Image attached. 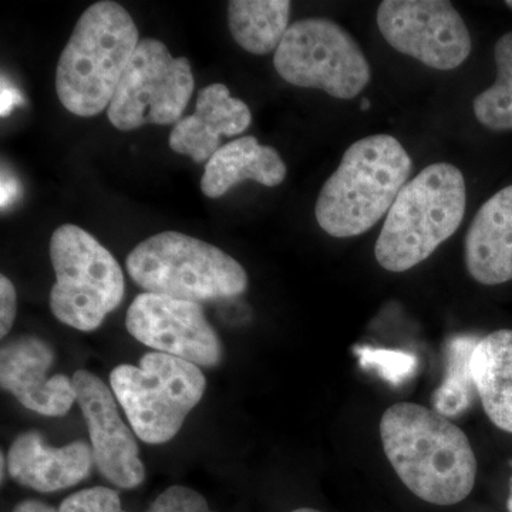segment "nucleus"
Instances as JSON below:
<instances>
[{
  "label": "nucleus",
  "instance_id": "f03ea898",
  "mask_svg": "<svg viewBox=\"0 0 512 512\" xmlns=\"http://www.w3.org/2000/svg\"><path fill=\"white\" fill-rule=\"evenodd\" d=\"M412 170V158L389 134L356 141L323 184L315 205L319 227L335 238L365 234L390 211Z\"/></svg>",
  "mask_w": 512,
  "mask_h": 512
},
{
  "label": "nucleus",
  "instance_id": "9d476101",
  "mask_svg": "<svg viewBox=\"0 0 512 512\" xmlns=\"http://www.w3.org/2000/svg\"><path fill=\"white\" fill-rule=\"evenodd\" d=\"M377 26L393 49L431 69H457L473 47L460 13L444 0H386Z\"/></svg>",
  "mask_w": 512,
  "mask_h": 512
},
{
  "label": "nucleus",
  "instance_id": "7ed1b4c3",
  "mask_svg": "<svg viewBox=\"0 0 512 512\" xmlns=\"http://www.w3.org/2000/svg\"><path fill=\"white\" fill-rule=\"evenodd\" d=\"M138 43L136 22L120 3L89 6L57 63L56 93L64 109L79 117L109 109Z\"/></svg>",
  "mask_w": 512,
  "mask_h": 512
},
{
  "label": "nucleus",
  "instance_id": "4468645a",
  "mask_svg": "<svg viewBox=\"0 0 512 512\" xmlns=\"http://www.w3.org/2000/svg\"><path fill=\"white\" fill-rule=\"evenodd\" d=\"M93 464L92 444L87 441L50 447L36 430L19 434L8 451L9 476L37 493H56L82 483Z\"/></svg>",
  "mask_w": 512,
  "mask_h": 512
},
{
  "label": "nucleus",
  "instance_id": "4be33fe9",
  "mask_svg": "<svg viewBox=\"0 0 512 512\" xmlns=\"http://www.w3.org/2000/svg\"><path fill=\"white\" fill-rule=\"evenodd\" d=\"M356 355L359 357V363L363 369H372L384 382L400 386L407 380L412 379L417 372V357L412 353L403 352V350H387L377 348L356 349Z\"/></svg>",
  "mask_w": 512,
  "mask_h": 512
},
{
  "label": "nucleus",
  "instance_id": "a878e982",
  "mask_svg": "<svg viewBox=\"0 0 512 512\" xmlns=\"http://www.w3.org/2000/svg\"><path fill=\"white\" fill-rule=\"evenodd\" d=\"M12 512H60L52 505L42 503L39 500H25L16 505Z\"/></svg>",
  "mask_w": 512,
  "mask_h": 512
},
{
  "label": "nucleus",
  "instance_id": "ddd939ff",
  "mask_svg": "<svg viewBox=\"0 0 512 512\" xmlns=\"http://www.w3.org/2000/svg\"><path fill=\"white\" fill-rule=\"evenodd\" d=\"M55 363V350L45 339L20 336L0 350V386L23 407L46 417L69 413L76 402L73 379L47 377Z\"/></svg>",
  "mask_w": 512,
  "mask_h": 512
},
{
  "label": "nucleus",
  "instance_id": "dca6fc26",
  "mask_svg": "<svg viewBox=\"0 0 512 512\" xmlns=\"http://www.w3.org/2000/svg\"><path fill=\"white\" fill-rule=\"evenodd\" d=\"M468 274L478 284L512 281V185L481 205L466 235Z\"/></svg>",
  "mask_w": 512,
  "mask_h": 512
},
{
  "label": "nucleus",
  "instance_id": "2eb2a0df",
  "mask_svg": "<svg viewBox=\"0 0 512 512\" xmlns=\"http://www.w3.org/2000/svg\"><path fill=\"white\" fill-rule=\"evenodd\" d=\"M251 123L247 103L232 97L225 84H210L198 93L195 113L175 124L168 144L195 164L208 163L222 147L221 137L238 136Z\"/></svg>",
  "mask_w": 512,
  "mask_h": 512
},
{
  "label": "nucleus",
  "instance_id": "bb28decb",
  "mask_svg": "<svg viewBox=\"0 0 512 512\" xmlns=\"http://www.w3.org/2000/svg\"><path fill=\"white\" fill-rule=\"evenodd\" d=\"M0 468H2V471H0V477H2V483L5 481V468H8V457H5V453L0 454Z\"/></svg>",
  "mask_w": 512,
  "mask_h": 512
},
{
  "label": "nucleus",
  "instance_id": "6ab92c4d",
  "mask_svg": "<svg viewBox=\"0 0 512 512\" xmlns=\"http://www.w3.org/2000/svg\"><path fill=\"white\" fill-rule=\"evenodd\" d=\"M291 6L288 0H232L228 3L232 39L252 55L276 52L289 29Z\"/></svg>",
  "mask_w": 512,
  "mask_h": 512
},
{
  "label": "nucleus",
  "instance_id": "a211bd4d",
  "mask_svg": "<svg viewBox=\"0 0 512 512\" xmlns=\"http://www.w3.org/2000/svg\"><path fill=\"white\" fill-rule=\"evenodd\" d=\"M471 367L488 419L512 434V330H495L478 340Z\"/></svg>",
  "mask_w": 512,
  "mask_h": 512
},
{
  "label": "nucleus",
  "instance_id": "6e6552de",
  "mask_svg": "<svg viewBox=\"0 0 512 512\" xmlns=\"http://www.w3.org/2000/svg\"><path fill=\"white\" fill-rule=\"evenodd\" d=\"M274 66L286 83L352 100L370 82L369 62L348 30L325 18L298 20L276 49Z\"/></svg>",
  "mask_w": 512,
  "mask_h": 512
},
{
  "label": "nucleus",
  "instance_id": "412c9836",
  "mask_svg": "<svg viewBox=\"0 0 512 512\" xmlns=\"http://www.w3.org/2000/svg\"><path fill=\"white\" fill-rule=\"evenodd\" d=\"M494 57L497 80L474 99V116L490 130H512V32L497 40Z\"/></svg>",
  "mask_w": 512,
  "mask_h": 512
},
{
  "label": "nucleus",
  "instance_id": "5701e85b",
  "mask_svg": "<svg viewBox=\"0 0 512 512\" xmlns=\"http://www.w3.org/2000/svg\"><path fill=\"white\" fill-rule=\"evenodd\" d=\"M60 512H128L121 505L120 494L109 487L84 488L60 504Z\"/></svg>",
  "mask_w": 512,
  "mask_h": 512
},
{
  "label": "nucleus",
  "instance_id": "423d86ee",
  "mask_svg": "<svg viewBox=\"0 0 512 512\" xmlns=\"http://www.w3.org/2000/svg\"><path fill=\"white\" fill-rule=\"evenodd\" d=\"M110 387L136 436L147 444L173 440L207 389L200 367L180 357L148 352L140 365H119Z\"/></svg>",
  "mask_w": 512,
  "mask_h": 512
},
{
  "label": "nucleus",
  "instance_id": "c85d7f7f",
  "mask_svg": "<svg viewBox=\"0 0 512 512\" xmlns=\"http://www.w3.org/2000/svg\"><path fill=\"white\" fill-rule=\"evenodd\" d=\"M360 109H362L363 111L369 110L370 109V101L367 99H363L362 106H360Z\"/></svg>",
  "mask_w": 512,
  "mask_h": 512
},
{
  "label": "nucleus",
  "instance_id": "f8f14e48",
  "mask_svg": "<svg viewBox=\"0 0 512 512\" xmlns=\"http://www.w3.org/2000/svg\"><path fill=\"white\" fill-rule=\"evenodd\" d=\"M72 379L76 402L89 429L97 470L117 488H137L146 478V467L140 458L136 433L121 419L113 390L87 370H77Z\"/></svg>",
  "mask_w": 512,
  "mask_h": 512
},
{
  "label": "nucleus",
  "instance_id": "aec40b11",
  "mask_svg": "<svg viewBox=\"0 0 512 512\" xmlns=\"http://www.w3.org/2000/svg\"><path fill=\"white\" fill-rule=\"evenodd\" d=\"M478 340L474 335H456L447 340L446 373L431 396L433 410L447 419L463 416L478 397L471 367Z\"/></svg>",
  "mask_w": 512,
  "mask_h": 512
},
{
  "label": "nucleus",
  "instance_id": "f3484780",
  "mask_svg": "<svg viewBox=\"0 0 512 512\" xmlns=\"http://www.w3.org/2000/svg\"><path fill=\"white\" fill-rule=\"evenodd\" d=\"M286 174L285 161L274 147L262 146L255 137L245 136L224 144L205 164L201 191L215 200L242 181L278 187Z\"/></svg>",
  "mask_w": 512,
  "mask_h": 512
},
{
  "label": "nucleus",
  "instance_id": "cd10ccee",
  "mask_svg": "<svg viewBox=\"0 0 512 512\" xmlns=\"http://www.w3.org/2000/svg\"><path fill=\"white\" fill-rule=\"evenodd\" d=\"M507 510L508 512H512V477L510 480V494H508Z\"/></svg>",
  "mask_w": 512,
  "mask_h": 512
},
{
  "label": "nucleus",
  "instance_id": "c756f323",
  "mask_svg": "<svg viewBox=\"0 0 512 512\" xmlns=\"http://www.w3.org/2000/svg\"><path fill=\"white\" fill-rule=\"evenodd\" d=\"M291 512H322V511L313 510V508H298V510H293Z\"/></svg>",
  "mask_w": 512,
  "mask_h": 512
},
{
  "label": "nucleus",
  "instance_id": "39448f33",
  "mask_svg": "<svg viewBox=\"0 0 512 512\" xmlns=\"http://www.w3.org/2000/svg\"><path fill=\"white\" fill-rule=\"evenodd\" d=\"M128 275L146 292L191 302L237 298L248 288L244 266L201 239L165 231L127 256Z\"/></svg>",
  "mask_w": 512,
  "mask_h": 512
},
{
  "label": "nucleus",
  "instance_id": "1a4fd4ad",
  "mask_svg": "<svg viewBox=\"0 0 512 512\" xmlns=\"http://www.w3.org/2000/svg\"><path fill=\"white\" fill-rule=\"evenodd\" d=\"M194 86L190 60L174 59L160 40H140L121 76L107 117L120 131L147 124H177L190 103Z\"/></svg>",
  "mask_w": 512,
  "mask_h": 512
},
{
  "label": "nucleus",
  "instance_id": "b1692460",
  "mask_svg": "<svg viewBox=\"0 0 512 512\" xmlns=\"http://www.w3.org/2000/svg\"><path fill=\"white\" fill-rule=\"evenodd\" d=\"M147 512H217L204 495L184 485H173L158 495Z\"/></svg>",
  "mask_w": 512,
  "mask_h": 512
},
{
  "label": "nucleus",
  "instance_id": "9b49d317",
  "mask_svg": "<svg viewBox=\"0 0 512 512\" xmlns=\"http://www.w3.org/2000/svg\"><path fill=\"white\" fill-rule=\"evenodd\" d=\"M128 333L154 352L180 357L198 367L220 365V336L197 302L158 293H140L128 308Z\"/></svg>",
  "mask_w": 512,
  "mask_h": 512
},
{
  "label": "nucleus",
  "instance_id": "20e7f679",
  "mask_svg": "<svg viewBox=\"0 0 512 512\" xmlns=\"http://www.w3.org/2000/svg\"><path fill=\"white\" fill-rule=\"evenodd\" d=\"M466 205V181L456 165H427L404 185L387 212L376 242V261L396 274L426 261L456 234Z\"/></svg>",
  "mask_w": 512,
  "mask_h": 512
},
{
  "label": "nucleus",
  "instance_id": "0eeeda50",
  "mask_svg": "<svg viewBox=\"0 0 512 512\" xmlns=\"http://www.w3.org/2000/svg\"><path fill=\"white\" fill-rule=\"evenodd\" d=\"M56 282L50 311L69 328L93 332L123 302L124 275L113 254L90 232L64 224L50 238Z\"/></svg>",
  "mask_w": 512,
  "mask_h": 512
},
{
  "label": "nucleus",
  "instance_id": "f257e3e1",
  "mask_svg": "<svg viewBox=\"0 0 512 512\" xmlns=\"http://www.w3.org/2000/svg\"><path fill=\"white\" fill-rule=\"evenodd\" d=\"M384 454L420 500L448 507L466 500L477 478V458L460 427L421 404L396 403L380 419Z\"/></svg>",
  "mask_w": 512,
  "mask_h": 512
},
{
  "label": "nucleus",
  "instance_id": "393cba45",
  "mask_svg": "<svg viewBox=\"0 0 512 512\" xmlns=\"http://www.w3.org/2000/svg\"><path fill=\"white\" fill-rule=\"evenodd\" d=\"M16 311H18V293L15 285L9 278L2 275L0 276V336L2 338H6L12 330Z\"/></svg>",
  "mask_w": 512,
  "mask_h": 512
},
{
  "label": "nucleus",
  "instance_id": "7c9ffc66",
  "mask_svg": "<svg viewBox=\"0 0 512 512\" xmlns=\"http://www.w3.org/2000/svg\"><path fill=\"white\" fill-rule=\"evenodd\" d=\"M505 5H507L508 8L512 9V0H508V2H505Z\"/></svg>",
  "mask_w": 512,
  "mask_h": 512
}]
</instances>
